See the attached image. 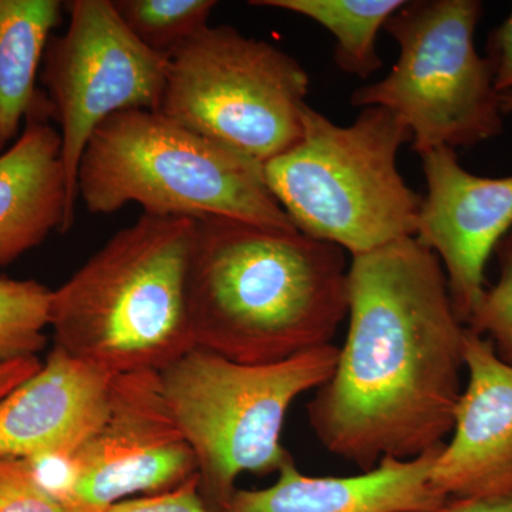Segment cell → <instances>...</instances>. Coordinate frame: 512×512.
<instances>
[{
	"instance_id": "13",
	"label": "cell",
	"mask_w": 512,
	"mask_h": 512,
	"mask_svg": "<svg viewBox=\"0 0 512 512\" xmlns=\"http://www.w3.org/2000/svg\"><path fill=\"white\" fill-rule=\"evenodd\" d=\"M464 365L467 386L431 484L447 498L511 493L512 366L495 355L490 340L468 328Z\"/></svg>"
},
{
	"instance_id": "12",
	"label": "cell",
	"mask_w": 512,
	"mask_h": 512,
	"mask_svg": "<svg viewBox=\"0 0 512 512\" xmlns=\"http://www.w3.org/2000/svg\"><path fill=\"white\" fill-rule=\"evenodd\" d=\"M113 375L53 348L35 375L0 399V458L67 460L109 409Z\"/></svg>"
},
{
	"instance_id": "16",
	"label": "cell",
	"mask_w": 512,
	"mask_h": 512,
	"mask_svg": "<svg viewBox=\"0 0 512 512\" xmlns=\"http://www.w3.org/2000/svg\"><path fill=\"white\" fill-rule=\"evenodd\" d=\"M63 8L59 0H0V151L42 97L36 79Z\"/></svg>"
},
{
	"instance_id": "4",
	"label": "cell",
	"mask_w": 512,
	"mask_h": 512,
	"mask_svg": "<svg viewBox=\"0 0 512 512\" xmlns=\"http://www.w3.org/2000/svg\"><path fill=\"white\" fill-rule=\"evenodd\" d=\"M77 198L92 214L137 204L153 217L296 229L269 190L264 164L160 111H123L97 128L80 160Z\"/></svg>"
},
{
	"instance_id": "25",
	"label": "cell",
	"mask_w": 512,
	"mask_h": 512,
	"mask_svg": "<svg viewBox=\"0 0 512 512\" xmlns=\"http://www.w3.org/2000/svg\"><path fill=\"white\" fill-rule=\"evenodd\" d=\"M42 367V363L36 357L13 360V362L0 365V399L12 392L20 383L25 382L30 376L35 375Z\"/></svg>"
},
{
	"instance_id": "11",
	"label": "cell",
	"mask_w": 512,
	"mask_h": 512,
	"mask_svg": "<svg viewBox=\"0 0 512 512\" xmlns=\"http://www.w3.org/2000/svg\"><path fill=\"white\" fill-rule=\"evenodd\" d=\"M427 194L414 238L439 256L458 319L467 326L485 291V266L512 231V175L471 174L456 150L420 154Z\"/></svg>"
},
{
	"instance_id": "5",
	"label": "cell",
	"mask_w": 512,
	"mask_h": 512,
	"mask_svg": "<svg viewBox=\"0 0 512 512\" xmlns=\"http://www.w3.org/2000/svg\"><path fill=\"white\" fill-rule=\"evenodd\" d=\"M302 136L264 164L266 183L302 234L362 255L414 237L421 198L397 158L412 133L393 111L360 109L339 126L306 104Z\"/></svg>"
},
{
	"instance_id": "14",
	"label": "cell",
	"mask_w": 512,
	"mask_h": 512,
	"mask_svg": "<svg viewBox=\"0 0 512 512\" xmlns=\"http://www.w3.org/2000/svg\"><path fill=\"white\" fill-rule=\"evenodd\" d=\"M441 446L410 460L384 457L359 476H305L286 461L275 484L264 490H235L217 512H419L447 500L431 484Z\"/></svg>"
},
{
	"instance_id": "20",
	"label": "cell",
	"mask_w": 512,
	"mask_h": 512,
	"mask_svg": "<svg viewBox=\"0 0 512 512\" xmlns=\"http://www.w3.org/2000/svg\"><path fill=\"white\" fill-rule=\"evenodd\" d=\"M494 254L500 274L493 286L485 288L467 328L490 340L495 355L512 366V231L498 244Z\"/></svg>"
},
{
	"instance_id": "23",
	"label": "cell",
	"mask_w": 512,
	"mask_h": 512,
	"mask_svg": "<svg viewBox=\"0 0 512 512\" xmlns=\"http://www.w3.org/2000/svg\"><path fill=\"white\" fill-rule=\"evenodd\" d=\"M498 93L512 89V10L510 16L488 36L487 56Z\"/></svg>"
},
{
	"instance_id": "7",
	"label": "cell",
	"mask_w": 512,
	"mask_h": 512,
	"mask_svg": "<svg viewBox=\"0 0 512 512\" xmlns=\"http://www.w3.org/2000/svg\"><path fill=\"white\" fill-rule=\"evenodd\" d=\"M481 16L478 0H404L384 25L399 57L384 79L352 94V106L393 111L419 156L437 147L477 146L503 133L500 93L474 45Z\"/></svg>"
},
{
	"instance_id": "6",
	"label": "cell",
	"mask_w": 512,
	"mask_h": 512,
	"mask_svg": "<svg viewBox=\"0 0 512 512\" xmlns=\"http://www.w3.org/2000/svg\"><path fill=\"white\" fill-rule=\"evenodd\" d=\"M338 357V346L326 345L248 365L194 348L158 372L168 409L194 451L210 510L231 497L242 474L278 473L292 460L281 444L289 407L328 382Z\"/></svg>"
},
{
	"instance_id": "26",
	"label": "cell",
	"mask_w": 512,
	"mask_h": 512,
	"mask_svg": "<svg viewBox=\"0 0 512 512\" xmlns=\"http://www.w3.org/2000/svg\"><path fill=\"white\" fill-rule=\"evenodd\" d=\"M500 104L504 116L505 114L512 113V89L508 90V92L500 93Z\"/></svg>"
},
{
	"instance_id": "21",
	"label": "cell",
	"mask_w": 512,
	"mask_h": 512,
	"mask_svg": "<svg viewBox=\"0 0 512 512\" xmlns=\"http://www.w3.org/2000/svg\"><path fill=\"white\" fill-rule=\"evenodd\" d=\"M0 512L77 511L46 487L32 463L0 458Z\"/></svg>"
},
{
	"instance_id": "3",
	"label": "cell",
	"mask_w": 512,
	"mask_h": 512,
	"mask_svg": "<svg viewBox=\"0 0 512 512\" xmlns=\"http://www.w3.org/2000/svg\"><path fill=\"white\" fill-rule=\"evenodd\" d=\"M194 220L143 214L52 291L55 346L110 375L161 372L195 348L187 306Z\"/></svg>"
},
{
	"instance_id": "18",
	"label": "cell",
	"mask_w": 512,
	"mask_h": 512,
	"mask_svg": "<svg viewBox=\"0 0 512 512\" xmlns=\"http://www.w3.org/2000/svg\"><path fill=\"white\" fill-rule=\"evenodd\" d=\"M113 2V0H111ZM214 0H114L127 29L157 55L170 59L207 28Z\"/></svg>"
},
{
	"instance_id": "10",
	"label": "cell",
	"mask_w": 512,
	"mask_h": 512,
	"mask_svg": "<svg viewBox=\"0 0 512 512\" xmlns=\"http://www.w3.org/2000/svg\"><path fill=\"white\" fill-rule=\"evenodd\" d=\"M33 466L77 512H106L133 495L163 493L198 474L156 370L114 376L106 417L89 439L67 460Z\"/></svg>"
},
{
	"instance_id": "1",
	"label": "cell",
	"mask_w": 512,
	"mask_h": 512,
	"mask_svg": "<svg viewBox=\"0 0 512 512\" xmlns=\"http://www.w3.org/2000/svg\"><path fill=\"white\" fill-rule=\"evenodd\" d=\"M348 279L345 345L306 414L330 454L370 471L384 457L410 460L446 443L467 326L439 256L414 237L352 256Z\"/></svg>"
},
{
	"instance_id": "22",
	"label": "cell",
	"mask_w": 512,
	"mask_h": 512,
	"mask_svg": "<svg viewBox=\"0 0 512 512\" xmlns=\"http://www.w3.org/2000/svg\"><path fill=\"white\" fill-rule=\"evenodd\" d=\"M106 512H214L208 508L200 494L198 474L183 484L163 493L146 497L128 498L111 505Z\"/></svg>"
},
{
	"instance_id": "15",
	"label": "cell",
	"mask_w": 512,
	"mask_h": 512,
	"mask_svg": "<svg viewBox=\"0 0 512 512\" xmlns=\"http://www.w3.org/2000/svg\"><path fill=\"white\" fill-rule=\"evenodd\" d=\"M42 96L19 137L0 153V268L39 247L76 218L62 158V138Z\"/></svg>"
},
{
	"instance_id": "9",
	"label": "cell",
	"mask_w": 512,
	"mask_h": 512,
	"mask_svg": "<svg viewBox=\"0 0 512 512\" xmlns=\"http://www.w3.org/2000/svg\"><path fill=\"white\" fill-rule=\"evenodd\" d=\"M69 26L53 37L42 82L50 117L59 124L70 200L77 205V171L90 138L116 114L158 111L168 59L137 39L111 0L66 3Z\"/></svg>"
},
{
	"instance_id": "2",
	"label": "cell",
	"mask_w": 512,
	"mask_h": 512,
	"mask_svg": "<svg viewBox=\"0 0 512 512\" xmlns=\"http://www.w3.org/2000/svg\"><path fill=\"white\" fill-rule=\"evenodd\" d=\"M346 252L298 229L195 222L187 306L195 348L248 365L332 345L349 311Z\"/></svg>"
},
{
	"instance_id": "8",
	"label": "cell",
	"mask_w": 512,
	"mask_h": 512,
	"mask_svg": "<svg viewBox=\"0 0 512 512\" xmlns=\"http://www.w3.org/2000/svg\"><path fill=\"white\" fill-rule=\"evenodd\" d=\"M309 86L308 72L284 50L208 25L168 59L158 111L266 164L301 138Z\"/></svg>"
},
{
	"instance_id": "19",
	"label": "cell",
	"mask_w": 512,
	"mask_h": 512,
	"mask_svg": "<svg viewBox=\"0 0 512 512\" xmlns=\"http://www.w3.org/2000/svg\"><path fill=\"white\" fill-rule=\"evenodd\" d=\"M52 291L33 279L0 276V365L36 357L46 345Z\"/></svg>"
},
{
	"instance_id": "24",
	"label": "cell",
	"mask_w": 512,
	"mask_h": 512,
	"mask_svg": "<svg viewBox=\"0 0 512 512\" xmlns=\"http://www.w3.org/2000/svg\"><path fill=\"white\" fill-rule=\"evenodd\" d=\"M419 512H512V491L481 497L447 498L439 507Z\"/></svg>"
},
{
	"instance_id": "17",
	"label": "cell",
	"mask_w": 512,
	"mask_h": 512,
	"mask_svg": "<svg viewBox=\"0 0 512 512\" xmlns=\"http://www.w3.org/2000/svg\"><path fill=\"white\" fill-rule=\"evenodd\" d=\"M404 0H254L251 5L286 10L311 19L335 37L336 66L369 79L383 67L377 36Z\"/></svg>"
}]
</instances>
